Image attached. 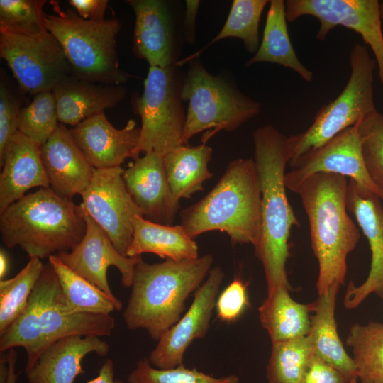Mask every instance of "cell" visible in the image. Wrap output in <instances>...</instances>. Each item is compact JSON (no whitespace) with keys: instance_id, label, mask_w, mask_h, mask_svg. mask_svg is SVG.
Returning a JSON list of instances; mask_svg holds the SVG:
<instances>
[{"instance_id":"6da1fadb","label":"cell","mask_w":383,"mask_h":383,"mask_svg":"<svg viewBox=\"0 0 383 383\" xmlns=\"http://www.w3.org/2000/svg\"><path fill=\"white\" fill-rule=\"evenodd\" d=\"M252 138L261 188V233L255 255L263 266L267 292L280 287L292 291L286 262L291 230L299 223L286 193L285 169L290 160L287 138L270 125L257 128Z\"/></svg>"},{"instance_id":"7a4b0ae2","label":"cell","mask_w":383,"mask_h":383,"mask_svg":"<svg viewBox=\"0 0 383 383\" xmlns=\"http://www.w3.org/2000/svg\"><path fill=\"white\" fill-rule=\"evenodd\" d=\"M346 177L318 173L294 192L300 196L308 217L312 250L318 262V294L333 284H344L347 257L357 246L360 233L347 213Z\"/></svg>"},{"instance_id":"3957f363","label":"cell","mask_w":383,"mask_h":383,"mask_svg":"<svg viewBox=\"0 0 383 383\" xmlns=\"http://www.w3.org/2000/svg\"><path fill=\"white\" fill-rule=\"evenodd\" d=\"M213 262L210 254L192 260L167 259L155 264L141 258L123 313L127 328L145 330L158 340L180 319L187 299L203 284Z\"/></svg>"},{"instance_id":"277c9868","label":"cell","mask_w":383,"mask_h":383,"mask_svg":"<svg viewBox=\"0 0 383 383\" xmlns=\"http://www.w3.org/2000/svg\"><path fill=\"white\" fill-rule=\"evenodd\" d=\"M192 238L209 231L225 232L233 245L258 244L261 233V188L254 160L230 162L215 187L180 212Z\"/></svg>"},{"instance_id":"5b68a950","label":"cell","mask_w":383,"mask_h":383,"mask_svg":"<svg viewBox=\"0 0 383 383\" xmlns=\"http://www.w3.org/2000/svg\"><path fill=\"white\" fill-rule=\"evenodd\" d=\"M87 229L84 215L72 199L50 187L25 195L0 213V233L9 248L19 246L40 260L72 250Z\"/></svg>"},{"instance_id":"8992f818","label":"cell","mask_w":383,"mask_h":383,"mask_svg":"<svg viewBox=\"0 0 383 383\" xmlns=\"http://www.w3.org/2000/svg\"><path fill=\"white\" fill-rule=\"evenodd\" d=\"M54 14L45 16V27L61 45L70 65L72 76L89 82L123 85L131 75L120 67L118 18L85 20L74 9L62 10L55 3Z\"/></svg>"},{"instance_id":"52a82bcc","label":"cell","mask_w":383,"mask_h":383,"mask_svg":"<svg viewBox=\"0 0 383 383\" xmlns=\"http://www.w3.org/2000/svg\"><path fill=\"white\" fill-rule=\"evenodd\" d=\"M185 62L188 70L183 79L181 97L188 106L183 145H188L194 135L205 130L212 129L211 135L221 131H233L260 112L259 102L225 77L210 74L199 57L178 61L176 65Z\"/></svg>"},{"instance_id":"ba28073f","label":"cell","mask_w":383,"mask_h":383,"mask_svg":"<svg viewBox=\"0 0 383 383\" xmlns=\"http://www.w3.org/2000/svg\"><path fill=\"white\" fill-rule=\"evenodd\" d=\"M350 75L340 94L318 110L306 131L287 138L290 167L306 152L377 110L373 87L375 59L365 45L356 43L350 53Z\"/></svg>"},{"instance_id":"9c48e42d","label":"cell","mask_w":383,"mask_h":383,"mask_svg":"<svg viewBox=\"0 0 383 383\" xmlns=\"http://www.w3.org/2000/svg\"><path fill=\"white\" fill-rule=\"evenodd\" d=\"M183 79L178 66L149 67L140 96L133 94V112L141 119L137 154L162 156L182 144L186 113L181 97Z\"/></svg>"},{"instance_id":"30bf717a","label":"cell","mask_w":383,"mask_h":383,"mask_svg":"<svg viewBox=\"0 0 383 383\" xmlns=\"http://www.w3.org/2000/svg\"><path fill=\"white\" fill-rule=\"evenodd\" d=\"M0 57L26 94L52 91L72 75L61 45L49 31L36 34L0 31Z\"/></svg>"},{"instance_id":"8fae6325","label":"cell","mask_w":383,"mask_h":383,"mask_svg":"<svg viewBox=\"0 0 383 383\" xmlns=\"http://www.w3.org/2000/svg\"><path fill=\"white\" fill-rule=\"evenodd\" d=\"M123 171L121 167L94 169L79 206L83 213L106 233L116 250L127 256L133 239V218L143 216L126 189Z\"/></svg>"},{"instance_id":"7c38bea8","label":"cell","mask_w":383,"mask_h":383,"mask_svg":"<svg viewBox=\"0 0 383 383\" xmlns=\"http://www.w3.org/2000/svg\"><path fill=\"white\" fill-rule=\"evenodd\" d=\"M286 16L293 22L312 16L320 22L316 39L323 41L332 29L342 26L358 33L372 49L383 85V33L378 0H287Z\"/></svg>"},{"instance_id":"4fadbf2b","label":"cell","mask_w":383,"mask_h":383,"mask_svg":"<svg viewBox=\"0 0 383 383\" xmlns=\"http://www.w3.org/2000/svg\"><path fill=\"white\" fill-rule=\"evenodd\" d=\"M359 123L299 157L285 174L286 188L294 192L313 174L333 173L349 177L383 199V191L373 182L365 167Z\"/></svg>"},{"instance_id":"5bb4252c","label":"cell","mask_w":383,"mask_h":383,"mask_svg":"<svg viewBox=\"0 0 383 383\" xmlns=\"http://www.w3.org/2000/svg\"><path fill=\"white\" fill-rule=\"evenodd\" d=\"M223 279L220 267L210 270L185 314L160 337L150 353L148 359L152 366L170 369L183 365L187 349L194 340L203 338L209 330Z\"/></svg>"},{"instance_id":"9a60e30c","label":"cell","mask_w":383,"mask_h":383,"mask_svg":"<svg viewBox=\"0 0 383 383\" xmlns=\"http://www.w3.org/2000/svg\"><path fill=\"white\" fill-rule=\"evenodd\" d=\"M85 234L80 243L71 251L57 254L62 262L109 296L118 306L121 301L112 292L107 279L109 267H116L121 276V284L131 287L135 269L141 256L121 255L101 228L89 216L84 215Z\"/></svg>"},{"instance_id":"2e32d148","label":"cell","mask_w":383,"mask_h":383,"mask_svg":"<svg viewBox=\"0 0 383 383\" xmlns=\"http://www.w3.org/2000/svg\"><path fill=\"white\" fill-rule=\"evenodd\" d=\"M346 207L367 239L372 253L366 280L358 287L350 281L347 287L343 304L352 309L372 293L383 300V206L379 196L350 179Z\"/></svg>"},{"instance_id":"e0dca14e","label":"cell","mask_w":383,"mask_h":383,"mask_svg":"<svg viewBox=\"0 0 383 383\" xmlns=\"http://www.w3.org/2000/svg\"><path fill=\"white\" fill-rule=\"evenodd\" d=\"M135 13L133 52L150 67H167L178 62L173 15L166 1L128 0Z\"/></svg>"},{"instance_id":"ac0fdd59","label":"cell","mask_w":383,"mask_h":383,"mask_svg":"<svg viewBox=\"0 0 383 383\" xmlns=\"http://www.w3.org/2000/svg\"><path fill=\"white\" fill-rule=\"evenodd\" d=\"M88 162L94 169L121 167L127 158L139 157L137 149L140 128L129 120L121 129L114 127L105 112L94 115L70 129Z\"/></svg>"},{"instance_id":"d6986e66","label":"cell","mask_w":383,"mask_h":383,"mask_svg":"<svg viewBox=\"0 0 383 383\" xmlns=\"http://www.w3.org/2000/svg\"><path fill=\"white\" fill-rule=\"evenodd\" d=\"M126 189L143 217L172 225L179 210V201L170 187L163 156L156 152L138 157L123 173Z\"/></svg>"},{"instance_id":"ffe728a7","label":"cell","mask_w":383,"mask_h":383,"mask_svg":"<svg viewBox=\"0 0 383 383\" xmlns=\"http://www.w3.org/2000/svg\"><path fill=\"white\" fill-rule=\"evenodd\" d=\"M40 152L50 187L69 199L82 195L91 181L94 168L77 145L70 129L60 123L40 147Z\"/></svg>"},{"instance_id":"44dd1931","label":"cell","mask_w":383,"mask_h":383,"mask_svg":"<svg viewBox=\"0 0 383 383\" xmlns=\"http://www.w3.org/2000/svg\"><path fill=\"white\" fill-rule=\"evenodd\" d=\"M40 147L18 131L0 157V213L30 189L50 187Z\"/></svg>"},{"instance_id":"7402d4cb","label":"cell","mask_w":383,"mask_h":383,"mask_svg":"<svg viewBox=\"0 0 383 383\" xmlns=\"http://www.w3.org/2000/svg\"><path fill=\"white\" fill-rule=\"evenodd\" d=\"M114 327L115 321L110 314L78 312L73 309L63 295L60 284L43 312L40 338L29 370L43 350L54 342L72 335L109 336Z\"/></svg>"},{"instance_id":"603a6c76","label":"cell","mask_w":383,"mask_h":383,"mask_svg":"<svg viewBox=\"0 0 383 383\" xmlns=\"http://www.w3.org/2000/svg\"><path fill=\"white\" fill-rule=\"evenodd\" d=\"M110 346L96 336L72 335L61 338L46 348L34 366L26 372L29 383H73L84 372L82 362L95 353L106 356Z\"/></svg>"},{"instance_id":"cb8c5ba5","label":"cell","mask_w":383,"mask_h":383,"mask_svg":"<svg viewBox=\"0 0 383 383\" xmlns=\"http://www.w3.org/2000/svg\"><path fill=\"white\" fill-rule=\"evenodd\" d=\"M52 91L59 122L73 127L117 106L127 92L123 85L93 82L72 75L60 81Z\"/></svg>"},{"instance_id":"d4e9b609","label":"cell","mask_w":383,"mask_h":383,"mask_svg":"<svg viewBox=\"0 0 383 383\" xmlns=\"http://www.w3.org/2000/svg\"><path fill=\"white\" fill-rule=\"evenodd\" d=\"M340 285L333 284L312 303L313 315L307 335L313 354L342 373L349 382L357 379L353 358L345 351L338 335L335 318L336 296Z\"/></svg>"},{"instance_id":"484cf974","label":"cell","mask_w":383,"mask_h":383,"mask_svg":"<svg viewBox=\"0 0 383 383\" xmlns=\"http://www.w3.org/2000/svg\"><path fill=\"white\" fill-rule=\"evenodd\" d=\"M60 282L52 265H44L28 304L0 339V352L22 347L26 352L25 372L30 368L33 355L40 338V321L43 312Z\"/></svg>"},{"instance_id":"4316f807","label":"cell","mask_w":383,"mask_h":383,"mask_svg":"<svg viewBox=\"0 0 383 383\" xmlns=\"http://www.w3.org/2000/svg\"><path fill=\"white\" fill-rule=\"evenodd\" d=\"M152 253L161 258L187 261L199 257V248L181 225H163L135 216L133 234L126 255Z\"/></svg>"},{"instance_id":"83f0119b","label":"cell","mask_w":383,"mask_h":383,"mask_svg":"<svg viewBox=\"0 0 383 383\" xmlns=\"http://www.w3.org/2000/svg\"><path fill=\"white\" fill-rule=\"evenodd\" d=\"M287 21L285 1H270L259 48L246 62L245 66L260 62L275 63L292 70L304 81L311 82L313 77V72L304 66L297 57L289 38Z\"/></svg>"},{"instance_id":"f1b7e54d","label":"cell","mask_w":383,"mask_h":383,"mask_svg":"<svg viewBox=\"0 0 383 383\" xmlns=\"http://www.w3.org/2000/svg\"><path fill=\"white\" fill-rule=\"evenodd\" d=\"M289 292L280 287L267 292V298L258 309L260 323L272 343L309 334L312 303L296 302L290 296Z\"/></svg>"},{"instance_id":"f546056e","label":"cell","mask_w":383,"mask_h":383,"mask_svg":"<svg viewBox=\"0 0 383 383\" xmlns=\"http://www.w3.org/2000/svg\"><path fill=\"white\" fill-rule=\"evenodd\" d=\"M212 153L203 142L196 146L182 145L163 156L168 183L177 199H190L204 190V182L213 176L208 166Z\"/></svg>"},{"instance_id":"4dcf8cb0","label":"cell","mask_w":383,"mask_h":383,"mask_svg":"<svg viewBox=\"0 0 383 383\" xmlns=\"http://www.w3.org/2000/svg\"><path fill=\"white\" fill-rule=\"evenodd\" d=\"M346 344L352 349L360 383H383V323H355Z\"/></svg>"},{"instance_id":"1f68e13d","label":"cell","mask_w":383,"mask_h":383,"mask_svg":"<svg viewBox=\"0 0 383 383\" xmlns=\"http://www.w3.org/2000/svg\"><path fill=\"white\" fill-rule=\"evenodd\" d=\"M48 262L57 276L67 301L76 311L110 314L122 309L102 290L65 265L57 255L50 256Z\"/></svg>"},{"instance_id":"d6a6232c","label":"cell","mask_w":383,"mask_h":383,"mask_svg":"<svg viewBox=\"0 0 383 383\" xmlns=\"http://www.w3.org/2000/svg\"><path fill=\"white\" fill-rule=\"evenodd\" d=\"M268 2L267 0H234L220 32L203 49L187 58L199 57L210 45L228 38L242 40L247 51L255 54L260 44L259 25L261 16Z\"/></svg>"},{"instance_id":"836d02e7","label":"cell","mask_w":383,"mask_h":383,"mask_svg":"<svg viewBox=\"0 0 383 383\" xmlns=\"http://www.w3.org/2000/svg\"><path fill=\"white\" fill-rule=\"evenodd\" d=\"M43 268L41 260L30 258L15 277L0 281L1 336L25 309Z\"/></svg>"},{"instance_id":"e575fe53","label":"cell","mask_w":383,"mask_h":383,"mask_svg":"<svg viewBox=\"0 0 383 383\" xmlns=\"http://www.w3.org/2000/svg\"><path fill=\"white\" fill-rule=\"evenodd\" d=\"M313 354L308 335L272 343L267 382L299 383Z\"/></svg>"},{"instance_id":"d590c367","label":"cell","mask_w":383,"mask_h":383,"mask_svg":"<svg viewBox=\"0 0 383 383\" xmlns=\"http://www.w3.org/2000/svg\"><path fill=\"white\" fill-rule=\"evenodd\" d=\"M57 104L52 91L33 96L31 102L20 112L18 131L41 146L59 125Z\"/></svg>"},{"instance_id":"8d00e7d4","label":"cell","mask_w":383,"mask_h":383,"mask_svg":"<svg viewBox=\"0 0 383 383\" xmlns=\"http://www.w3.org/2000/svg\"><path fill=\"white\" fill-rule=\"evenodd\" d=\"M45 0H0V31L36 34L48 31Z\"/></svg>"},{"instance_id":"74e56055","label":"cell","mask_w":383,"mask_h":383,"mask_svg":"<svg viewBox=\"0 0 383 383\" xmlns=\"http://www.w3.org/2000/svg\"><path fill=\"white\" fill-rule=\"evenodd\" d=\"M239 377L230 374L215 377L182 365L170 369L152 367L148 358L139 360L128 377V383H239Z\"/></svg>"},{"instance_id":"f35d334b","label":"cell","mask_w":383,"mask_h":383,"mask_svg":"<svg viewBox=\"0 0 383 383\" xmlns=\"http://www.w3.org/2000/svg\"><path fill=\"white\" fill-rule=\"evenodd\" d=\"M359 131L366 170L383 191V113L375 110L361 119Z\"/></svg>"},{"instance_id":"ab89813d","label":"cell","mask_w":383,"mask_h":383,"mask_svg":"<svg viewBox=\"0 0 383 383\" xmlns=\"http://www.w3.org/2000/svg\"><path fill=\"white\" fill-rule=\"evenodd\" d=\"M26 95L5 70L0 72V157L12 136L18 131L20 112Z\"/></svg>"},{"instance_id":"60d3db41","label":"cell","mask_w":383,"mask_h":383,"mask_svg":"<svg viewBox=\"0 0 383 383\" xmlns=\"http://www.w3.org/2000/svg\"><path fill=\"white\" fill-rule=\"evenodd\" d=\"M248 306L247 284L238 277L221 292L216 302L218 317L226 323L235 321Z\"/></svg>"},{"instance_id":"b9f144b4","label":"cell","mask_w":383,"mask_h":383,"mask_svg":"<svg viewBox=\"0 0 383 383\" xmlns=\"http://www.w3.org/2000/svg\"><path fill=\"white\" fill-rule=\"evenodd\" d=\"M299 383H350L338 370L313 354Z\"/></svg>"},{"instance_id":"7bdbcfd3","label":"cell","mask_w":383,"mask_h":383,"mask_svg":"<svg viewBox=\"0 0 383 383\" xmlns=\"http://www.w3.org/2000/svg\"><path fill=\"white\" fill-rule=\"evenodd\" d=\"M68 2L83 19L94 21L105 20L108 0H69Z\"/></svg>"},{"instance_id":"ee69618b","label":"cell","mask_w":383,"mask_h":383,"mask_svg":"<svg viewBox=\"0 0 383 383\" xmlns=\"http://www.w3.org/2000/svg\"><path fill=\"white\" fill-rule=\"evenodd\" d=\"M200 5L199 0H186L185 13L182 28L184 38L187 43L192 45L196 39V16Z\"/></svg>"},{"instance_id":"f6af8a7d","label":"cell","mask_w":383,"mask_h":383,"mask_svg":"<svg viewBox=\"0 0 383 383\" xmlns=\"http://www.w3.org/2000/svg\"><path fill=\"white\" fill-rule=\"evenodd\" d=\"M87 383H125L114 378V365L111 359H106L99 369L98 375Z\"/></svg>"},{"instance_id":"bcb514c9","label":"cell","mask_w":383,"mask_h":383,"mask_svg":"<svg viewBox=\"0 0 383 383\" xmlns=\"http://www.w3.org/2000/svg\"><path fill=\"white\" fill-rule=\"evenodd\" d=\"M8 360V375L6 383H16L18 374L16 373V363L18 357L14 348L6 351Z\"/></svg>"},{"instance_id":"7dc6e473","label":"cell","mask_w":383,"mask_h":383,"mask_svg":"<svg viewBox=\"0 0 383 383\" xmlns=\"http://www.w3.org/2000/svg\"><path fill=\"white\" fill-rule=\"evenodd\" d=\"M8 375V360L6 352L1 353L0 356V383H6Z\"/></svg>"},{"instance_id":"c3c4849f","label":"cell","mask_w":383,"mask_h":383,"mask_svg":"<svg viewBox=\"0 0 383 383\" xmlns=\"http://www.w3.org/2000/svg\"><path fill=\"white\" fill-rule=\"evenodd\" d=\"M9 257L4 250L1 249L0 251V278L1 280L4 279L9 271Z\"/></svg>"},{"instance_id":"681fc988","label":"cell","mask_w":383,"mask_h":383,"mask_svg":"<svg viewBox=\"0 0 383 383\" xmlns=\"http://www.w3.org/2000/svg\"><path fill=\"white\" fill-rule=\"evenodd\" d=\"M379 9H380L381 18L383 20V1H380Z\"/></svg>"},{"instance_id":"f907efd6","label":"cell","mask_w":383,"mask_h":383,"mask_svg":"<svg viewBox=\"0 0 383 383\" xmlns=\"http://www.w3.org/2000/svg\"><path fill=\"white\" fill-rule=\"evenodd\" d=\"M350 383H357V379H353L350 382Z\"/></svg>"}]
</instances>
